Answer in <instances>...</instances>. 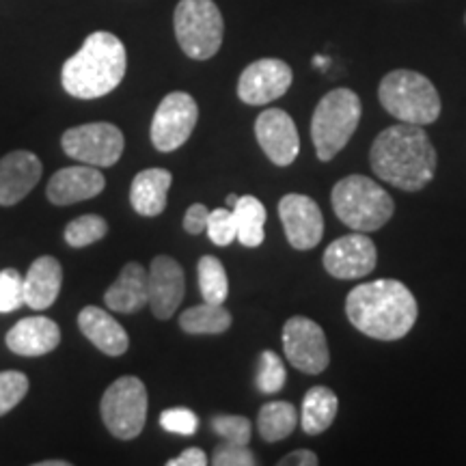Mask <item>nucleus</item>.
<instances>
[{"label":"nucleus","mask_w":466,"mask_h":466,"mask_svg":"<svg viewBox=\"0 0 466 466\" xmlns=\"http://www.w3.org/2000/svg\"><path fill=\"white\" fill-rule=\"evenodd\" d=\"M376 177L406 192H417L432 182L436 149L423 126L400 124L376 137L370 151Z\"/></svg>","instance_id":"obj_1"},{"label":"nucleus","mask_w":466,"mask_h":466,"mask_svg":"<svg viewBox=\"0 0 466 466\" xmlns=\"http://www.w3.org/2000/svg\"><path fill=\"white\" fill-rule=\"evenodd\" d=\"M346 313L354 329L371 339L398 341L415 326L419 307L404 283L378 279L350 291Z\"/></svg>","instance_id":"obj_2"},{"label":"nucleus","mask_w":466,"mask_h":466,"mask_svg":"<svg viewBox=\"0 0 466 466\" xmlns=\"http://www.w3.org/2000/svg\"><path fill=\"white\" fill-rule=\"evenodd\" d=\"M126 46L113 33L97 31L85 39L83 48L63 66L61 83L72 97L96 100L108 96L126 76Z\"/></svg>","instance_id":"obj_3"},{"label":"nucleus","mask_w":466,"mask_h":466,"mask_svg":"<svg viewBox=\"0 0 466 466\" xmlns=\"http://www.w3.org/2000/svg\"><path fill=\"white\" fill-rule=\"evenodd\" d=\"M330 201L337 218L360 233L378 231L391 220L395 212L391 195L365 175H348L337 182Z\"/></svg>","instance_id":"obj_4"},{"label":"nucleus","mask_w":466,"mask_h":466,"mask_svg":"<svg viewBox=\"0 0 466 466\" xmlns=\"http://www.w3.org/2000/svg\"><path fill=\"white\" fill-rule=\"evenodd\" d=\"M378 97L389 115L401 124L430 126L441 115V97L436 86L423 74L395 69L382 78Z\"/></svg>","instance_id":"obj_5"},{"label":"nucleus","mask_w":466,"mask_h":466,"mask_svg":"<svg viewBox=\"0 0 466 466\" xmlns=\"http://www.w3.org/2000/svg\"><path fill=\"white\" fill-rule=\"evenodd\" d=\"M360 113V100L352 89H335L318 102L311 119V138L319 160H333L346 147L357 132Z\"/></svg>","instance_id":"obj_6"},{"label":"nucleus","mask_w":466,"mask_h":466,"mask_svg":"<svg viewBox=\"0 0 466 466\" xmlns=\"http://www.w3.org/2000/svg\"><path fill=\"white\" fill-rule=\"evenodd\" d=\"M173 22L175 37L186 56L208 61L220 50L225 22L214 0H179Z\"/></svg>","instance_id":"obj_7"},{"label":"nucleus","mask_w":466,"mask_h":466,"mask_svg":"<svg viewBox=\"0 0 466 466\" xmlns=\"http://www.w3.org/2000/svg\"><path fill=\"white\" fill-rule=\"evenodd\" d=\"M147 389L137 376H121L106 389L100 401V415L115 439L132 441L147 421Z\"/></svg>","instance_id":"obj_8"},{"label":"nucleus","mask_w":466,"mask_h":466,"mask_svg":"<svg viewBox=\"0 0 466 466\" xmlns=\"http://www.w3.org/2000/svg\"><path fill=\"white\" fill-rule=\"evenodd\" d=\"M63 151L69 158L91 167H113L124 156V134L113 124L97 121L69 127L61 138Z\"/></svg>","instance_id":"obj_9"},{"label":"nucleus","mask_w":466,"mask_h":466,"mask_svg":"<svg viewBox=\"0 0 466 466\" xmlns=\"http://www.w3.org/2000/svg\"><path fill=\"white\" fill-rule=\"evenodd\" d=\"M197 119H199V106L195 97L184 91L168 93L151 119V143L162 154L179 149L190 138Z\"/></svg>","instance_id":"obj_10"},{"label":"nucleus","mask_w":466,"mask_h":466,"mask_svg":"<svg viewBox=\"0 0 466 466\" xmlns=\"http://www.w3.org/2000/svg\"><path fill=\"white\" fill-rule=\"evenodd\" d=\"M285 357L302 374L318 376L329 367L330 354L322 326L313 319L294 316L283 326Z\"/></svg>","instance_id":"obj_11"},{"label":"nucleus","mask_w":466,"mask_h":466,"mask_svg":"<svg viewBox=\"0 0 466 466\" xmlns=\"http://www.w3.org/2000/svg\"><path fill=\"white\" fill-rule=\"evenodd\" d=\"M291 80V67L281 58H259L242 72L238 80V96L248 106H264L283 97Z\"/></svg>","instance_id":"obj_12"},{"label":"nucleus","mask_w":466,"mask_h":466,"mask_svg":"<svg viewBox=\"0 0 466 466\" xmlns=\"http://www.w3.org/2000/svg\"><path fill=\"white\" fill-rule=\"evenodd\" d=\"M376 244L365 233H350L324 250V268L330 277L341 281L363 279L376 268Z\"/></svg>","instance_id":"obj_13"},{"label":"nucleus","mask_w":466,"mask_h":466,"mask_svg":"<svg viewBox=\"0 0 466 466\" xmlns=\"http://www.w3.org/2000/svg\"><path fill=\"white\" fill-rule=\"evenodd\" d=\"M279 217H281L285 238L296 250L316 248L324 236L322 209L311 197L305 195H285L279 203Z\"/></svg>","instance_id":"obj_14"},{"label":"nucleus","mask_w":466,"mask_h":466,"mask_svg":"<svg viewBox=\"0 0 466 466\" xmlns=\"http://www.w3.org/2000/svg\"><path fill=\"white\" fill-rule=\"evenodd\" d=\"M255 137L268 160L277 167H288L299 158L300 137L294 119L281 108H268L255 121Z\"/></svg>","instance_id":"obj_15"},{"label":"nucleus","mask_w":466,"mask_h":466,"mask_svg":"<svg viewBox=\"0 0 466 466\" xmlns=\"http://www.w3.org/2000/svg\"><path fill=\"white\" fill-rule=\"evenodd\" d=\"M149 307L158 319H168L177 311L186 294L184 268L168 255H158L149 266Z\"/></svg>","instance_id":"obj_16"},{"label":"nucleus","mask_w":466,"mask_h":466,"mask_svg":"<svg viewBox=\"0 0 466 466\" xmlns=\"http://www.w3.org/2000/svg\"><path fill=\"white\" fill-rule=\"evenodd\" d=\"M104 188H106V179L100 168L83 165L61 168L52 175L46 195L55 206H74V203L89 201L102 195Z\"/></svg>","instance_id":"obj_17"},{"label":"nucleus","mask_w":466,"mask_h":466,"mask_svg":"<svg viewBox=\"0 0 466 466\" xmlns=\"http://www.w3.org/2000/svg\"><path fill=\"white\" fill-rule=\"evenodd\" d=\"M42 160L33 151L17 149L0 158V206H15L42 179Z\"/></svg>","instance_id":"obj_18"},{"label":"nucleus","mask_w":466,"mask_h":466,"mask_svg":"<svg viewBox=\"0 0 466 466\" xmlns=\"http://www.w3.org/2000/svg\"><path fill=\"white\" fill-rule=\"evenodd\" d=\"M7 348L20 357H44L61 343V329L55 319L44 316H33L20 319L14 329L9 330Z\"/></svg>","instance_id":"obj_19"},{"label":"nucleus","mask_w":466,"mask_h":466,"mask_svg":"<svg viewBox=\"0 0 466 466\" xmlns=\"http://www.w3.org/2000/svg\"><path fill=\"white\" fill-rule=\"evenodd\" d=\"M104 302L110 311L116 313L141 311L145 305H149V272L138 261L126 264L116 281L104 294Z\"/></svg>","instance_id":"obj_20"},{"label":"nucleus","mask_w":466,"mask_h":466,"mask_svg":"<svg viewBox=\"0 0 466 466\" xmlns=\"http://www.w3.org/2000/svg\"><path fill=\"white\" fill-rule=\"evenodd\" d=\"M78 329L93 346L108 357H121L130 346L124 326L100 307H85L78 313Z\"/></svg>","instance_id":"obj_21"},{"label":"nucleus","mask_w":466,"mask_h":466,"mask_svg":"<svg viewBox=\"0 0 466 466\" xmlns=\"http://www.w3.org/2000/svg\"><path fill=\"white\" fill-rule=\"evenodd\" d=\"M63 285V268L56 258L44 255L35 259L25 277V305L44 311L55 305Z\"/></svg>","instance_id":"obj_22"},{"label":"nucleus","mask_w":466,"mask_h":466,"mask_svg":"<svg viewBox=\"0 0 466 466\" xmlns=\"http://www.w3.org/2000/svg\"><path fill=\"white\" fill-rule=\"evenodd\" d=\"M173 184V175L167 168H145L132 179L130 203L141 217H160L167 209V195Z\"/></svg>","instance_id":"obj_23"},{"label":"nucleus","mask_w":466,"mask_h":466,"mask_svg":"<svg viewBox=\"0 0 466 466\" xmlns=\"http://www.w3.org/2000/svg\"><path fill=\"white\" fill-rule=\"evenodd\" d=\"M339 410V400L329 387L309 389L302 400L300 425L307 434L318 436L330 428Z\"/></svg>","instance_id":"obj_24"},{"label":"nucleus","mask_w":466,"mask_h":466,"mask_svg":"<svg viewBox=\"0 0 466 466\" xmlns=\"http://www.w3.org/2000/svg\"><path fill=\"white\" fill-rule=\"evenodd\" d=\"M233 218H236V231L238 240H240L242 247L247 248H258L261 242H264L266 233V208L258 197L244 195L238 199L236 208L231 209Z\"/></svg>","instance_id":"obj_25"},{"label":"nucleus","mask_w":466,"mask_h":466,"mask_svg":"<svg viewBox=\"0 0 466 466\" xmlns=\"http://www.w3.org/2000/svg\"><path fill=\"white\" fill-rule=\"evenodd\" d=\"M179 326L188 335H223L231 326V313L223 305L203 302L179 316Z\"/></svg>","instance_id":"obj_26"},{"label":"nucleus","mask_w":466,"mask_h":466,"mask_svg":"<svg viewBox=\"0 0 466 466\" xmlns=\"http://www.w3.org/2000/svg\"><path fill=\"white\" fill-rule=\"evenodd\" d=\"M299 425V412L289 401H268L261 406L258 430L266 442H279L294 432Z\"/></svg>","instance_id":"obj_27"},{"label":"nucleus","mask_w":466,"mask_h":466,"mask_svg":"<svg viewBox=\"0 0 466 466\" xmlns=\"http://www.w3.org/2000/svg\"><path fill=\"white\" fill-rule=\"evenodd\" d=\"M197 277H199V289L206 302L223 305L229 296V279H227L223 261L214 255H203L197 266Z\"/></svg>","instance_id":"obj_28"},{"label":"nucleus","mask_w":466,"mask_h":466,"mask_svg":"<svg viewBox=\"0 0 466 466\" xmlns=\"http://www.w3.org/2000/svg\"><path fill=\"white\" fill-rule=\"evenodd\" d=\"M108 233L106 220L97 214H85L66 227V242L72 248H85L100 242Z\"/></svg>","instance_id":"obj_29"},{"label":"nucleus","mask_w":466,"mask_h":466,"mask_svg":"<svg viewBox=\"0 0 466 466\" xmlns=\"http://www.w3.org/2000/svg\"><path fill=\"white\" fill-rule=\"evenodd\" d=\"M285 380H288V371H285L283 360L277 357L272 350L261 352L259 359V374H258V387L261 393L272 395L283 389Z\"/></svg>","instance_id":"obj_30"},{"label":"nucleus","mask_w":466,"mask_h":466,"mask_svg":"<svg viewBox=\"0 0 466 466\" xmlns=\"http://www.w3.org/2000/svg\"><path fill=\"white\" fill-rule=\"evenodd\" d=\"M28 393V378L22 371H0V417L20 404Z\"/></svg>","instance_id":"obj_31"},{"label":"nucleus","mask_w":466,"mask_h":466,"mask_svg":"<svg viewBox=\"0 0 466 466\" xmlns=\"http://www.w3.org/2000/svg\"><path fill=\"white\" fill-rule=\"evenodd\" d=\"M25 305V277L15 268L0 270V313L17 311Z\"/></svg>","instance_id":"obj_32"},{"label":"nucleus","mask_w":466,"mask_h":466,"mask_svg":"<svg viewBox=\"0 0 466 466\" xmlns=\"http://www.w3.org/2000/svg\"><path fill=\"white\" fill-rule=\"evenodd\" d=\"M208 236L217 247H229L233 240H238L236 218L229 208H217L209 212Z\"/></svg>","instance_id":"obj_33"},{"label":"nucleus","mask_w":466,"mask_h":466,"mask_svg":"<svg viewBox=\"0 0 466 466\" xmlns=\"http://www.w3.org/2000/svg\"><path fill=\"white\" fill-rule=\"evenodd\" d=\"M212 430L223 441L238 442V445H248L250 434H253V425H250L247 417H240V415L212 417Z\"/></svg>","instance_id":"obj_34"},{"label":"nucleus","mask_w":466,"mask_h":466,"mask_svg":"<svg viewBox=\"0 0 466 466\" xmlns=\"http://www.w3.org/2000/svg\"><path fill=\"white\" fill-rule=\"evenodd\" d=\"M212 464L217 466H255L258 458L248 450V445H238V442L223 441L212 453Z\"/></svg>","instance_id":"obj_35"},{"label":"nucleus","mask_w":466,"mask_h":466,"mask_svg":"<svg viewBox=\"0 0 466 466\" xmlns=\"http://www.w3.org/2000/svg\"><path fill=\"white\" fill-rule=\"evenodd\" d=\"M160 425L171 434L192 436L199 428V417L188 408H168L160 415Z\"/></svg>","instance_id":"obj_36"},{"label":"nucleus","mask_w":466,"mask_h":466,"mask_svg":"<svg viewBox=\"0 0 466 466\" xmlns=\"http://www.w3.org/2000/svg\"><path fill=\"white\" fill-rule=\"evenodd\" d=\"M208 218H209V209L203 206V203H192V206L186 209V217H184L186 233H190V236L203 233L208 229Z\"/></svg>","instance_id":"obj_37"},{"label":"nucleus","mask_w":466,"mask_h":466,"mask_svg":"<svg viewBox=\"0 0 466 466\" xmlns=\"http://www.w3.org/2000/svg\"><path fill=\"white\" fill-rule=\"evenodd\" d=\"M208 464V456L206 451L199 450V447H190L179 453L177 458L168 460L167 466H206Z\"/></svg>","instance_id":"obj_38"},{"label":"nucleus","mask_w":466,"mask_h":466,"mask_svg":"<svg viewBox=\"0 0 466 466\" xmlns=\"http://www.w3.org/2000/svg\"><path fill=\"white\" fill-rule=\"evenodd\" d=\"M318 456L313 451L309 450H296L288 453V456L279 460V464L281 466H318Z\"/></svg>","instance_id":"obj_39"},{"label":"nucleus","mask_w":466,"mask_h":466,"mask_svg":"<svg viewBox=\"0 0 466 466\" xmlns=\"http://www.w3.org/2000/svg\"><path fill=\"white\" fill-rule=\"evenodd\" d=\"M37 466H69L67 460H44V462H37Z\"/></svg>","instance_id":"obj_40"},{"label":"nucleus","mask_w":466,"mask_h":466,"mask_svg":"<svg viewBox=\"0 0 466 466\" xmlns=\"http://www.w3.org/2000/svg\"><path fill=\"white\" fill-rule=\"evenodd\" d=\"M238 199H240V197H238V195H233V192H231V195H227V208H229V209L236 208Z\"/></svg>","instance_id":"obj_41"},{"label":"nucleus","mask_w":466,"mask_h":466,"mask_svg":"<svg viewBox=\"0 0 466 466\" xmlns=\"http://www.w3.org/2000/svg\"><path fill=\"white\" fill-rule=\"evenodd\" d=\"M316 66L318 67H324L326 66V58L324 56H316Z\"/></svg>","instance_id":"obj_42"}]
</instances>
